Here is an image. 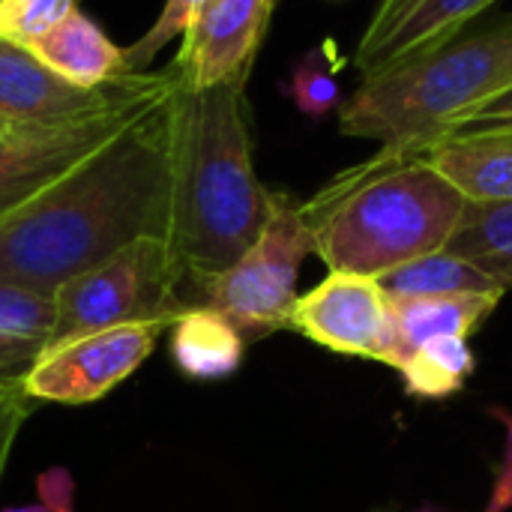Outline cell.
I'll return each instance as SVG.
<instances>
[{
	"mask_svg": "<svg viewBox=\"0 0 512 512\" xmlns=\"http://www.w3.org/2000/svg\"><path fill=\"white\" fill-rule=\"evenodd\" d=\"M78 0H0V36L30 45L63 21Z\"/></svg>",
	"mask_w": 512,
	"mask_h": 512,
	"instance_id": "23",
	"label": "cell"
},
{
	"mask_svg": "<svg viewBox=\"0 0 512 512\" xmlns=\"http://www.w3.org/2000/svg\"><path fill=\"white\" fill-rule=\"evenodd\" d=\"M12 390H15V387H12ZM0 393H3V390H0Z\"/></svg>",
	"mask_w": 512,
	"mask_h": 512,
	"instance_id": "31",
	"label": "cell"
},
{
	"mask_svg": "<svg viewBox=\"0 0 512 512\" xmlns=\"http://www.w3.org/2000/svg\"><path fill=\"white\" fill-rule=\"evenodd\" d=\"M168 321L126 324L102 333L78 336L66 345L48 348L36 366L21 378L27 399L57 405H90L105 399L153 354Z\"/></svg>",
	"mask_w": 512,
	"mask_h": 512,
	"instance_id": "8",
	"label": "cell"
},
{
	"mask_svg": "<svg viewBox=\"0 0 512 512\" xmlns=\"http://www.w3.org/2000/svg\"><path fill=\"white\" fill-rule=\"evenodd\" d=\"M252 162L246 81H222L174 99V180L168 246L195 282L234 267L276 210Z\"/></svg>",
	"mask_w": 512,
	"mask_h": 512,
	"instance_id": "2",
	"label": "cell"
},
{
	"mask_svg": "<svg viewBox=\"0 0 512 512\" xmlns=\"http://www.w3.org/2000/svg\"><path fill=\"white\" fill-rule=\"evenodd\" d=\"M447 252L480 267L501 291L512 288V201H468Z\"/></svg>",
	"mask_w": 512,
	"mask_h": 512,
	"instance_id": "18",
	"label": "cell"
},
{
	"mask_svg": "<svg viewBox=\"0 0 512 512\" xmlns=\"http://www.w3.org/2000/svg\"><path fill=\"white\" fill-rule=\"evenodd\" d=\"M36 504L48 512H75V480L66 468H48L36 477Z\"/></svg>",
	"mask_w": 512,
	"mask_h": 512,
	"instance_id": "26",
	"label": "cell"
},
{
	"mask_svg": "<svg viewBox=\"0 0 512 512\" xmlns=\"http://www.w3.org/2000/svg\"><path fill=\"white\" fill-rule=\"evenodd\" d=\"M501 129H512V87L498 99H492L489 105L477 108L465 123H459L447 135H477V132H501Z\"/></svg>",
	"mask_w": 512,
	"mask_h": 512,
	"instance_id": "27",
	"label": "cell"
},
{
	"mask_svg": "<svg viewBox=\"0 0 512 512\" xmlns=\"http://www.w3.org/2000/svg\"><path fill=\"white\" fill-rule=\"evenodd\" d=\"M54 333V294L0 282V390L21 378L45 354Z\"/></svg>",
	"mask_w": 512,
	"mask_h": 512,
	"instance_id": "17",
	"label": "cell"
},
{
	"mask_svg": "<svg viewBox=\"0 0 512 512\" xmlns=\"http://www.w3.org/2000/svg\"><path fill=\"white\" fill-rule=\"evenodd\" d=\"M504 294H462V297H402L390 300V327L381 363L399 369L420 345L441 336L468 339L495 312Z\"/></svg>",
	"mask_w": 512,
	"mask_h": 512,
	"instance_id": "13",
	"label": "cell"
},
{
	"mask_svg": "<svg viewBox=\"0 0 512 512\" xmlns=\"http://www.w3.org/2000/svg\"><path fill=\"white\" fill-rule=\"evenodd\" d=\"M465 207L468 198L423 156L378 150L303 204V213L330 273L378 279L447 249Z\"/></svg>",
	"mask_w": 512,
	"mask_h": 512,
	"instance_id": "3",
	"label": "cell"
},
{
	"mask_svg": "<svg viewBox=\"0 0 512 512\" xmlns=\"http://www.w3.org/2000/svg\"><path fill=\"white\" fill-rule=\"evenodd\" d=\"M501 132H512V129H501Z\"/></svg>",
	"mask_w": 512,
	"mask_h": 512,
	"instance_id": "30",
	"label": "cell"
},
{
	"mask_svg": "<svg viewBox=\"0 0 512 512\" xmlns=\"http://www.w3.org/2000/svg\"><path fill=\"white\" fill-rule=\"evenodd\" d=\"M48 69L78 87H102L126 75L123 48H117L96 21H90L78 6L57 21L48 33L27 45Z\"/></svg>",
	"mask_w": 512,
	"mask_h": 512,
	"instance_id": "15",
	"label": "cell"
},
{
	"mask_svg": "<svg viewBox=\"0 0 512 512\" xmlns=\"http://www.w3.org/2000/svg\"><path fill=\"white\" fill-rule=\"evenodd\" d=\"M489 414L504 426L507 444H504V459H501V468H498V477H495V489H492L489 504H486L483 512H507L512 510V411L501 408V405H492Z\"/></svg>",
	"mask_w": 512,
	"mask_h": 512,
	"instance_id": "25",
	"label": "cell"
},
{
	"mask_svg": "<svg viewBox=\"0 0 512 512\" xmlns=\"http://www.w3.org/2000/svg\"><path fill=\"white\" fill-rule=\"evenodd\" d=\"M315 252L303 207L279 195L276 210L252 249L225 273L201 282V306L219 309L246 339L285 330L297 300V276Z\"/></svg>",
	"mask_w": 512,
	"mask_h": 512,
	"instance_id": "6",
	"label": "cell"
},
{
	"mask_svg": "<svg viewBox=\"0 0 512 512\" xmlns=\"http://www.w3.org/2000/svg\"><path fill=\"white\" fill-rule=\"evenodd\" d=\"M417 156L468 201H512V132L447 135Z\"/></svg>",
	"mask_w": 512,
	"mask_h": 512,
	"instance_id": "14",
	"label": "cell"
},
{
	"mask_svg": "<svg viewBox=\"0 0 512 512\" xmlns=\"http://www.w3.org/2000/svg\"><path fill=\"white\" fill-rule=\"evenodd\" d=\"M420 512H438V510H420Z\"/></svg>",
	"mask_w": 512,
	"mask_h": 512,
	"instance_id": "29",
	"label": "cell"
},
{
	"mask_svg": "<svg viewBox=\"0 0 512 512\" xmlns=\"http://www.w3.org/2000/svg\"><path fill=\"white\" fill-rule=\"evenodd\" d=\"M30 402L21 387L15 390H3L0 393V477L9 465V456H12V447H15V438L30 414Z\"/></svg>",
	"mask_w": 512,
	"mask_h": 512,
	"instance_id": "24",
	"label": "cell"
},
{
	"mask_svg": "<svg viewBox=\"0 0 512 512\" xmlns=\"http://www.w3.org/2000/svg\"><path fill=\"white\" fill-rule=\"evenodd\" d=\"M180 90V72L162 69V78L144 93L117 102L111 108L54 123L39 129H21L0 135V219L30 198L45 192L63 174L78 168L87 156L102 150L120 132H126L147 111L162 105Z\"/></svg>",
	"mask_w": 512,
	"mask_h": 512,
	"instance_id": "7",
	"label": "cell"
},
{
	"mask_svg": "<svg viewBox=\"0 0 512 512\" xmlns=\"http://www.w3.org/2000/svg\"><path fill=\"white\" fill-rule=\"evenodd\" d=\"M381 291L390 300L402 297H462V294H504L480 267L441 249L408 261L378 276Z\"/></svg>",
	"mask_w": 512,
	"mask_h": 512,
	"instance_id": "19",
	"label": "cell"
},
{
	"mask_svg": "<svg viewBox=\"0 0 512 512\" xmlns=\"http://www.w3.org/2000/svg\"><path fill=\"white\" fill-rule=\"evenodd\" d=\"M276 0H207L174 57L183 87L249 81Z\"/></svg>",
	"mask_w": 512,
	"mask_h": 512,
	"instance_id": "11",
	"label": "cell"
},
{
	"mask_svg": "<svg viewBox=\"0 0 512 512\" xmlns=\"http://www.w3.org/2000/svg\"><path fill=\"white\" fill-rule=\"evenodd\" d=\"M477 360L462 336H441L420 345L402 366L399 375L405 381V393L414 399H447L465 390L474 375Z\"/></svg>",
	"mask_w": 512,
	"mask_h": 512,
	"instance_id": "20",
	"label": "cell"
},
{
	"mask_svg": "<svg viewBox=\"0 0 512 512\" xmlns=\"http://www.w3.org/2000/svg\"><path fill=\"white\" fill-rule=\"evenodd\" d=\"M162 72H126L102 87H78L48 69L27 45L0 36V135L66 123L153 87Z\"/></svg>",
	"mask_w": 512,
	"mask_h": 512,
	"instance_id": "9",
	"label": "cell"
},
{
	"mask_svg": "<svg viewBox=\"0 0 512 512\" xmlns=\"http://www.w3.org/2000/svg\"><path fill=\"white\" fill-rule=\"evenodd\" d=\"M177 93L0 219V282L54 294L141 237L168 240Z\"/></svg>",
	"mask_w": 512,
	"mask_h": 512,
	"instance_id": "1",
	"label": "cell"
},
{
	"mask_svg": "<svg viewBox=\"0 0 512 512\" xmlns=\"http://www.w3.org/2000/svg\"><path fill=\"white\" fill-rule=\"evenodd\" d=\"M342 57H336L333 42H324L312 48L291 72L288 93L294 105L309 117V120H324L333 111L342 108V90H339V72Z\"/></svg>",
	"mask_w": 512,
	"mask_h": 512,
	"instance_id": "21",
	"label": "cell"
},
{
	"mask_svg": "<svg viewBox=\"0 0 512 512\" xmlns=\"http://www.w3.org/2000/svg\"><path fill=\"white\" fill-rule=\"evenodd\" d=\"M3 512H48L42 504H24V507H6Z\"/></svg>",
	"mask_w": 512,
	"mask_h": 512,
	"instance_id": "28",
	"label": "cell"
},
{
	"mask_svg": "<svg viewBox=\"0 0 512 512\" xmlns=\"http://www.w3.org/2000/svg\"><path fill=\"white\" fill-rule=\"evenodd\" d=\"M192 306H201L198 288L177 264L168 240L141 237L54 291L48 348L126 324H174Z\"/></svg>",
	"mask_w": 512,
	"mask_h": 512,
	"instance_id": "5",
	"label": "cell"
},
{
	"mask_svg": "<svg viewBox=\"0 0 512 512\" xmlns=\"http://www.w3.org/2000/svg\"><path fill=\"white\" fill-rule=\"evenodd\" d=\"M288 327L327 351L381 363L390 303L378 279L330 273L321 285L294 300Z\"/></svg>",
	"mask_w": 512,
	"mask_h": 512,
	"instance_id": "10",
	"label": "cell"
},
{
	"mask_svg": "<svg viewBox=\"0 0 512 512\" xmlns=\"http://www.w3.org/2000/svg\"><path fill=\"white\" fill-rule=\"evenodd\" d=\"M510 87L512 15H504L363 78L339 108V129L381 141V150L423 153Z\"/></svg>",
	"mask_w": 512,
	"mask_h": 512,
	"instance_id": "4",
	"label": "cell"
},
{
	"mask_svg": "<svg viewBox=\"0 0 512 512\" xmlns=\"http://www.w3.org/2000/svg\"><path fill=\"white\" fill-rule=\"evenodd\" d=\"M204 6H207V0H165V6L156 15V21L150 24V30L123 48L126 72H147L150 63L156 60V54L168 42H174L177 36H186L192 30V24L198 21Z\"/></svg>",
	"mask_w": 512,
	"mask_h": 512,
	"instance_id": "22",
	"label": "cell"
},
{
	"mask_svg": "<svg viewBox=\"0 0 512 512\" xmlns=\"http://www.w3.org/2000/svg\"><path fill=\"white\" fill-rule=\"evenodd\" d=\"M171 360L192 381L231 378L246 351V336L213 306H192L171 324Z\"/></svg>",
	"mask_w": 512,
	"mask_h": 512,
	"instance_id": "16",
	"label": "cell"
},
{
	"mask_svg": "<svg viewBox=\"0 0 512 512\" xmlns=\"http://www.w3.org/2000/svg\"><path fill=\"white\" fill-rule=\"evenodd\" d=\"M498 0H381L360 36L354 63L363 78L444 45Z\"/></svg>",
	"mask_w": 512,
	"mask_h": 512,
	"instance_id": "12",
	"label": "cell"
}]
</instances>
